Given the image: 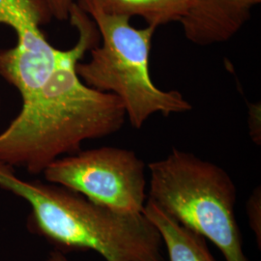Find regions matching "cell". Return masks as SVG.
Returning <instances> with one entry per match:
<instances>
[{
	"label": "cell",
	"instance_id": "11",
	"mask_svg": "<svg viewBox=\"0 0 261 261\" xmlns=\"http://www.w3.org/2000/svg\"><path fill=\"white\" fill-rule=\"evenodd\" d=\"M261 106L260 103H250L248 105V124L249 133L252 141L261 144Z\"/></svg>",
	"mask_w": 261,
	"mask_h": 261
},
{
	"label": "cell",
	"instance_id": "2",
	"mask_svg": "<svg viewBox=\"0 0 261 261\" xmlns=\"http://www.w3.org/2000/svg\"><path fill=\"white\" fill-rule=\"evenodd\" d=\"M0 187L28 201L30 230L61 251L92 250L106 261H166L162 236L143 212L116 211L65 187L21 180L4 164Z\"/></svg>",
	"mask_w": 261,
	"mask_h": 261
},
{
	"label": "cell",
	"instance_id": "10",
	"mask_svg": "<svg viewBox=\"0 0 261 261\" xmlns=\"http://www.w3.org/2000/svg\"><path fill=\"white\" fill-rule=\"evenodd\" d=\"M249 225L251 226L258 248H261V189L255 188L249 197L246 205Z\"/></svg>",
	"mask_w": 261,
	"mask_h": 261
},
{
	"label": "cell",
	"instance_id": "1",
	"mask_svg": "<svg viewBox=\"0 0 261 261\" xmlns=\"http://www.w3.org/2000/svg\"><path fill=\"white\" fill-rule=\"evenodd\" d=\"M68 20L77 41L0 133V164L43 173L57 159L79 152L85 140L111 136L127 120L118 97L89 87L76 73V64L100 43L93 19L75 2Z\"/></svg>",
	"mask_w": 261,
	"mask_h": 261
},
{
	"label": "cell",
	"instance_id": "7",
	"mask_svg": "<svg viewBox=\"0 0 261 261\" xmlns=\"http://www.w3.org/2000/svg\"><path fill=\"white\" fill-rule=\"evenodd\" d=\"M261 0H189L179 20L184 36L192 44L207 47L233 38L251 19Z\"/></svg>",
	"mask_w": 261,
	"mask_h": 261
},
{
	"label": "cell",
	"instance_id": "14",
	"mask_svg": "<svg viewBox=\"0 0 261 261\" xmlns=\"http://www.w3.org/2000/svg\"><path fill=\"white\" fill-rule=\"evenodd\" d=\"M1 103L2 102H1V94H0V110H1Z\"/></svg>",
	"mask_w": 261,
	"mask_h": 261
},
{
	"label": "cell",
	"instance_id": "8",
	"mask_svg": "<svg viewBox=\"0 0 261 261\" xmlns=\"http://www.w3.org/2000/svg\"><path fill=\"white\" fill-rule=\"evenodd\" d=\"M143 213L157 227L169 261H216L204 237L174 221L149 199Z\"/></svg>",
	"mask_w": 261,
	"mask_h": 261
},
{
	"label": "cell",
	"instance_id": "3",
	"mask_svg": "<svg viewBox=\"0 0 261 261\" xmlns=\"http://www.w3.org/2000/svg\"><path fill=\"white\" fill-rule=\"evenodd\" d=\"M76 4L91 17L100 33V43L89 50V60L76 64L84 84L118 97L135 129L142 128L154 114L168 116L192 110L179 91L163 90L151 77L150 53L157 28H136L130 18L106 13L94 0H79Z\"/></svg>",
	"mask_w": 261,
	"mask_h": 261
},
{
	"label": "cell",
	"instance_id": "12",
	"mask_svg": "<svg viewBox=\"0 0 261 261\" xmlns=\"http://www.w3.org/2000/svg\"><path fill=\"white\" fill-rule=\"evenodd\" d=\"M53 18L64 21L68 20L70 11L75 4V0H43Z\"/></svg>",
	"mask_w": 261,
	"mask_h": 261
},
{
	"label": "cell",
	"instance_id": "4",
	"mask_svg": "<svg viewBox=\"0 0 261 261\" xmlns=\"http://www.w3.org/2000/svg\"><path fill=\"white\" fill-rule=\"evenodd\" d=\"M148 168L149 200L179 224L212 241L225 261H250L236 221L237 190L224 168L176 148Z\"/></svg>",
	"mask_w": 261,
	"mask_h": 261
},
{
	"label": "cell",
	"instance_id": "5",
	"mask_svg": "<svg viewBox=\"0 0 261 261\" xmlns=\"http://www.w3.org/2000/svg\"><path fill=\"white\" fill-rule=\"evenodd\" d=\"M47 182L125 213H142L146 201L145 164L133 150L103 146L80 150L51 163Z\"/></svg>",
	"mask_w": 261,
	"mask_h": 261
},
{
	"label": "cell",
	"instance_id": "9",
	"mask_svg": "<svg viewBox=\"0 0 261 261\" xmlns=\"http://www.w3.org/2000/svg\"><path fill=\"white\" fill-rule=\"evenodd\" d=\"M105 11L112 15L125 17L138 16L147 25H161L182 19L186 13L189 0H94Z\"/></svg>",
	"mask_w": 261,
	"mask_h": 261
},
{
	"label": "cell",
	"instance_id": "6",
	"mask_svg": "<svg viewBox=\"0 0 261 261\" xmlns=\"http://www.w3.org/2000/svg\"><path fill=\"white\" fill-rule=\"evenodd\" d=\"M51 19L43 0H0V24L17 35L14 47L0 49V75L19 91L21 100L44 84L63 54L42 30Z\"/></svg>",
	"mask_w": 261,
	"mask_h": 261
},
{
	"label": "cell",
	"instance_id": "13",
	"mask_svg": "<svg viewBox=\"0 0 261 261\" xmlns=\"http://www.w3.org/2000/svg\"><path fill=\"white\" fill-rule=\"evenodd\" d=\"M48 261H67L65 258L61 255V254H59V253H54L53 255H51V257H50V259Z\"/></svg>",
	"mask_w": 261,
	"mask_h": 261
}]
</instances>
